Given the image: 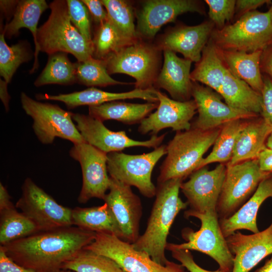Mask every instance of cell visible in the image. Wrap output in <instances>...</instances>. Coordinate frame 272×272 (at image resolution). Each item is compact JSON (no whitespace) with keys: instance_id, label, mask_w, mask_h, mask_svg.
Wrapping results in <instances>:
<instances>
[{"instance_id":"cell-1","label":"cell","mask_w":272,"mask_h":272,"mask_svg":"<svg viewBox=\"0 0 272 272\" xmlns=\"http://www.w3.org/2000/svg\"><path fill=\"white\" fill-rule=\"evenodd\" d=\"M96 233L77 226L39 231L0 246L18 264L37 272H59L95 239Z\"/></svg>"},{"instance_id":"cell-2","label":"cell","mask_w":272,"mask_h":272,"mask_svg":"<svg viewBox=\"0 0 272 272\" xmlns=\"http://www.w3.org/2000/svg\"><path fill=\"white\" fill-rule=\"evenodd\" d=\"M183 180L172 179L158 183L156 198L144 233L132 244L137 250L147 253L156 262L165 265L167 238L178 213L188 206L179 197Z\"/></svg>"},{"instance_id":"cell-3","label":"cell","mask_w":272,"mask_h":272,"mask_svg":"<svg viewBox=\"0 0 272 272\" xmlns=\"http://www.w3.org/2000/svg\"><path fill=\"white\" fill-rule=\"evenodd\" d=\"M49 7L51 11L49 16L38 29L37 47L30 74L39 67V51L49 55L58 52L69 53L78 62L84 61L93 55V42L87 40L72 24L66 1H53Z\"/></svg>"},{"instance_id":"cell-4","label":"cell","mask_w":272,"mask_h":272,"mask_svg":"<svg viewBox=\"0 0 272 272\" xmlns=\"http://www.w3.org/2000/svg\"><path fill=\"white\" fill-rule=\"evenodd\" d=\"M221 127L202 130L191 127L177 131L166 146L167 156L160 168L158 183L172 179L184 180L197 170L204 154L214 144Z\"/></svg>"},{"instance_id":"cell-5","label":"cell","mask_w":272,"mask_h":272,"mask_svg":"<svg viewBox=\"0 0 272 272\" xmlns=\"http://www.w3.org/2000/svg\"><path fill=\"white\" fill-rule=\"evenodd\" d=\"M210 38L221 50L263 51L272 44V5L266 12L251 11L233 24L214 29Z\"/></svg>"},{"instance_id":"cell-6","label":"cell","mask_w":272,"mask_h":272,"mask_svg":"<svg viewBox=\"0 0 272 272\" xmlns=\"http://www.w3.org/2000/svg\"><path fill=\"white\" fill-rule=\"evenodd\" d=\"M184 217L199 219L201 223L199 229L194 231L188 227L183 229L181 236L186 242L180 244L168 243L166 250L200 252L213 258L218 264L220 269L225 272H232L234 256L221 229L217 211L199 213L186 210Z\"/></svg>"},{"instance_id":"cell-7","label":"cell","mask_w":272,"mask_h":272,"mask_svg":"<svg viewBox=\"0 0 272 272\" xmlns=\"http://www.w3.org/2000/svg\"><path fill=\"white\" fill-rule=\"evenodd\" d=\"M160 50L141 38L121 47L105 60L109 75L123 74L133 78L136 89L154 88L161 61Z\"/></svg>"},{"instance_id":"cell-8","label":"cell","mask_w":272,"mask_h":272,"mask_svg":"<svg viewBox=\"0 0 272 272\" xmlns=\"http://www.w3.org/2000/svg\"><path fill=\"white\" fill-rule=\"evenodd\" d=\"M22 107L33 119L32 127L43 144H51L58 137L74 144L86 142L73 122V113L59 106L33 99L24 92L21 94Z\"/></svg>"},{"instance_id":"cell-9","label":"cell","mask_w":272,"mask_h":272,"mask_svg":"<svg viewBox=\"0 0 272 272\" xmlns=\"http://www.w3.org/2000/svg\"><path fill=\"white\" fill-rule=\"evenodd\" d=\"M167 153L166 145H161L151 152L129 155L122 152L107 154L109 176L130 186H134L144 196H155L157 187L152 181V174L158 161Z\"/></svg>"},{"instance_id":"cell-10","label":"cell","mask_w":272,"mask_h":272,"mask_svg":"<svg viewBox=\"0 0 272 272\" xmlns=\"http://www.w3.org/2000/svg\"><path fill=\"white\" fill-rule=\"evenodd\" d=\"M226 168L216 209L219 219L234 214L251 197L260 182L272 173L261 171L257 159L226 165Z\"/></svg>"},{"instance_id":"cell-11","label":"cell","mask_w":272,"mask_h":272,"mask_svg":"<svg viewBox=\"0 0 272 272\" xmlns=\"http://www.w3.org/2000/svg\"><path fill=\"white\" fill-rule=\"evenodd\" d=\"M15 206L35 224L39 232L74 226L72 209L59 204L30 178L25 180Z\"/></svg>"},{"instance_id":"cell-12","label":"cell","mask_w":272,"mask_h":272,"mask_svg":"<svg viewBox=\"0 0 272 272\" xmlns=\"http://www.w3.org/2000/svg\"><path fill=\"white\" fill-rule=\"evenodd\" d=\"M84 249L108 257L126 272H186L181 264L169 261L163 265L132 244L113 235L96 233L94 240Z\"/></svg>"},{"instance_id":"cell-13","label":"cell","mask_w":272,"mask_h":272,"mask_svg":"<svg viewBox=\"0 0 272 272\" xmlns=\"http://www.w3.org/2000/svg\"><path fill=\"white\" fill-rule=\"evenodd\" d=\"M70 155L80 163L82 169V186L78 202L85 203L93 198L103 200L110 184L107 154L84 142L74 144Z\"/></svg>"},{"instance_id":"cell-14","label":"cell","mask_w":272,"mask_h":272,"mask_svg":"<svg viewBox=\"0 0 272 272\" xmlns=\"http://www.w3.org/2000/svg\"><path fill=\"white\" fill-rule=\"evenodd\" d=\"M72 118L85 141L107 154L132 147L155 149L161 146L166 135H152L148 140L138 141L129 138L125 131L109 129L103 121L89 115L73 113Z\"/></svg>"},{"instance_id":"cell-15","label":"cell","mask_w":272,"mask_h":272,"mask_svg":"<svg viewBox=\"0 0 272 272\" xmlns=\"http://www.w3.org/2000/svg\"><path fill=\"white\" fill-rule=\"evenodd\" d=\"M226 165L220 163L210 170L207 166L194 171L180 189L187 199L189 211L199 213L216 211L226 173Z\"/></svg>"},{"instance_id":"cell-16","label":"cell","mask_w":272,"mask_h":272,"mask_svg":"<svg viewBox=\"0 0 272 272\" xmlns=\"http://www.w3.org/2000/svg\"><path fill=\"white\" fill-rule=\"evenodd\" d=\"M187 12L205 13L201 3L195 0H148L144 1L137 13L138 37L153 39L165 24L175 21Z\"/></svg>"},{"instance_id":"cell-17","label":"cell","mask_w":272,"mask_h":272,"mask_svg":"<svg viewBox=\"0 0 272 272\" xmlns=\"http://www.w3.org/2000/svg\"><path fill=\"white\" fill-rule=\"evenodd\" d=\"M103 200L116 219L122 233V240L134 243L140 236L142 216L140 198L133 192L131 186L110 177L108 192Z\"/></svg>"},{"instance_id":"cell-18","label":"cell","mask_w":272,"mask_h":272,"mask_svg":"<svg viewBox=\"0 0 272 272\" xmlns=\"http://www.w3.org/2000/svg\"><path fill=\"white\" fill-rule=\"evenodd\" d=\"M192 96L198 113L191 127L202 130L221 127L231 120L250 119L258 115L232 108L223 102L220 95L208 87L192 82Z\"/></svg>"},{"instance_id":"cell-19","label":"cell","mask_w":272,"mask_h":272,"mask_svg":"<svg viewBox=\"0 0 272 272\" xmlns=\"http://www.w3.org/2000/svg\"><path fill=\"white\" fill-rule=\"evenodd\" d=\"M158 106L140 123L138 131L142 134L149 132L157 135L161 130L171 128L177 131L188 130L191 127L190 121L197 111L194 100L179 101L169 98L158 90Z\"/></svg>"},{"instance_id":"cell-20","label":"cell","mask_w":272,"mask_h":272,"mask_svg":"<svg viewBox=\"0 0 272 272\" xmlns=\"http://www.w3.org/2000/svg\"><path fill=\"white\" fill-rule=\"evenodd\" d=\"M226 239L234 256L232 272H249L272 254V223L256 233L245 235L236 231Z\"/></svg>"},{"instance_id":"cell-21","label":"cell","mask_w":272,"mask_h":272,"mask_svg":"<svg viewBox=\"0 0 272 272\" xmlns=\"http://www.w3.org/2000/svg\"><path fill=\"white\" fill-rule=\"evenodd\" d=\"M215 25L205 21L195 26H180L165 33L156 45L160 50L181 53L185 58L198 62L203 49L209 41Z\"/></svg>"},{"instance_id":"cell-22","label":"cell","mask_w":272,"mask_h":272,"mask_svg":"<svg viewBox=\"0 0 272 272\" xmlns=\"http://www.w3.org/2000/svg\"><path fill=\"white\" fill-rule=\"evenodd\" d=\"M156 89H136L121 93L109 92L90 87L87 89L69 94L48 95L39 94L36 95L38 100H50L64 103L69 109L82 105L96 106L105 103L128 99H141L149 102H158Z\"/></svg>"},{"instance_id":"cell-23","label":"cell","mask_w":272,"mask_h":272,"mask_svg":"<svg viewBox=\"0 0 272 272\" xmlns=\"http://www.w3.org/2000/svg\"><path fill=\"white\" fill-rule=\"evenodd\" d=\"M191 62L178 57L173 51L164 50L163 64L154 85L167 91L174 100H190L193 83L190 77Z\"/></svg>"},{"instance_id":"cell-24","label":"cell","mask_w":272,"mask_h":272,"mask_svg":"<svg viewBox=\"0 0 272 272\" xmlns=\"http://www.w3.org/2000/svg\"><path fill=\"white\" fill-rule=\"evenodd\" d=\"M272 197V173L259 184L251 197L231 217L220 219L222 232L225 238L239 230H246L253 233L259 232L257 215L262 203Z\"/></svg>"},{"instance_id":"cell-25","label":"cell","mask_w":272,"mask_h":272,"mask_svg":"<svg viewBox=\"0 0 272 272\" xmlns=\"http://www.w3.org/2000/svg\"><path fill=\"white\" fill-rule=\"evenodd\" d=\"M272 132V125L261 117L249 120L240 132L233 155L227 165L257 159L266 147V140Z\"/></svg>"},{"instance_id":"cell-26","label":"cell","mask_w":272,"mask_h":272,"mask_svg":"<svg viewBox=\"0 0 272 272\" xmlns=\"http://www.w3.org/2000/svg\"><path fill=\"white\" fill-rule=\"evenodd\" d=\"M219 49L227 69L235 77L261 94L263 86L260 66L262 51L249 53Z\"/></svg>"},{"instance_id":"cell-27","label":"cell","mask_w":272,"mask_h":272,"mask_svg":"<svg viewBox=\"0 0 272 272\" xmlns=\"http://www.w3.org/2000/svg\"><path fill=\"white\" fill-rule=\"evenodd\" d=\"M158 104V102L138 104L114 101L89 106V115L103 122L114 120L126 124H134L140 123L157 109Z\"/></svg>"},{"instance_id":"cell-28","label":"cell","mask_w":272,"mask_h":272,"mask_svg":"<svg viewBox=\"0 0 272 272\" xmlns=\"http://www.w3.org/2000/svg\"><path fill=\"white\" fill-rule=\"evenodd\" d=\"M230 107L256 114H260L261 94L233 75L227 68L219 94Z\"/></svg>"},{"instance_id":"cell-29","label":"cell","mask_w":272,"mask_h":272,"mask_svg":"<svg viewBox=\"0 0 272 272\" xmlns=\"http://www.w3.org/2000/svg\"><path fill=\"white\" fill-rule=\"evenodd\" d=\"M72 220L74 226L95 233L113 235L122 239L116 219L105 202L99 206L72 209Z\"/></svg>"},{"instance_id":"cell-30","label":"cell","mask_w":272,"mask_h":272,"mask_svg":"<svg viewBox=\"0 0 272 272\" xmlns=\"http://www.w3.org/2000/svg\"><path fill=\"white\" fill-rule=\"evenodd\" d=\"M226 69L219 48L210 38L200 59L190 73V79L193 82L206 85L219 94Z\"/></svg>"},{"instance_id":"cell-31","label":"cell","mask_w":272,"mask_h":272,"mask_svg":"<svg viewBox=\"0 0 272 272\" xmlns=\"http://www.w3.org/2000/svg\"><path fill=\"white\" fill-rule=\"evenodd\" d=\"M48 8L45 0L19 1L12 19L6 23L2 30L5 37L11 39L19 35L21 28H27L33 35L36 49L38 22L41 15Z\"/></svg>"},{"instance_id":"cell-32","label":"cell","mask_w":272,"mask_h":272,"mask_svg":"<svg viewBox=\"0 0 272 272\" xmlns=\"http://www.w3.org/2000/svg\"><path fill=\"white\" fill-rule=\"evenodd\" d=\"M77 83L76 63L72 62L66 53L49 55L47 64L34 82L37 87L48 84L72 85Z\"/></svg>"},{"instance_id":"cell-33","label":"cell","mask_w":272,"mask_h":272,"mask_svg":"<svg viewBox=\"0 0 272 272\" xmlns=\"http://www.w3.org/2000/svg\"><path fill=\"white\" fill-rule=\"evenodd\" d=\"M249 120L235 119L222 126L211 152L203 158L198 169L212 163L229 162L232 158L237 138Z\"/></svg>"},{"instance_id":"cell-34","label":"cell","mask_w":272,"mask_h":272,"mask_svg":"<svg viewBox=\"0 0 272 272\" xmlns=\"http://www.w3.org/2000/svg\"><path fill=\"white\" fill-rule=\"evenodd\" d=\"M39 232L35 224L16 206L0 212V244L5 245Z\"/></svg>"},{"instance_id":"cell-35","label":"cell","mask_w":272,"mask_h":272,"mask_svg":"<svg viewBox=\"0 0 272 272\" xmlns=\"http://www.w3.org/2000/svg\"><path fill=\"white\" fill-rule=\"evenodd\" d=\"M108 19L127 45L136 41L138 37L134 24L133 10L130 4L122 0H102Z\"/></svg>"},{"instance_id":"cell-36","label":"cell","mask_w":272,"mask_h":272,"mask_svg":"<svg viewBox=\"0 0 272 272\" xmlns=\"http://www.w3.org/2000/svg\"><path fill=\"white\" fill-rule=\"evenodd\" d=\"M29 44L25 41L9 46L5 40L4 32L0 35V75L8 84L20 65L33 57Z\"/></svg>"},{"instance_id":"cell-37","label":"cell","mask_w":272,"mask_h":272,"mask_svg":"<svg viewBox=\"0 0 272 272\" xmlns=\"http://www.w3.org/2000/svg\"><path fill=\"white\" fill-rule=\"evenodd\" d=\"M62 269L75 272H126L112 259L84 248L66 262Z\"/></svg>"},{"instance_id":"cell-38","label":"cell","mask_w":272,"mask_h":272,"mask_svg":"<svg viewBox=\"0 0 272 272\" xmlns=\"http://www.w3.org/2000/svg\"><path fill=\"white\" fill-rule=\"evenodd\" d=\"M77 83L88 87H107L128 83L119 82L109 74L105 60L92 56L87 60L76 63Z\"/></svg>"},{"instance_id":"cell-39","label":"cell","mask_w":272,"mask_h":272,"mask_svg":"<svg viewBox=\"0 0 272 272\" xmlns=\"http://www.w3.org/2000/svg\"><path fill=\"white\" fill-rule=\"evenodd\" d=\"M92 42L93 57L102 60L126 45L108 19L97 25Z\"/></svg>"},{"instance_id":"cell-40","label":"cell","mask_w":272,"mask_h":272,"mask_svg":"<svg viewBox=\"0 0 272 272\" xmlns=\"http://www.w3.org/2000/svg\"><path fill=\"white\" fill-rule=\"evenodd\" d=\"M71 21L80 33L88 41L92 42V18L82 1L67 0Z\"/></svg>"},{"instance_id":"cell-41","label":"cell","mask_w":272,"mask_h":272,"mask_svg":"<svg viewBox=\"0 0 272 272\" xmlns=\"http://www.w3.org/2000/svg\"><path fill=\"white\" fill-rule=\"evenodd\" d=\"M209 7L208 15L211 21L220 30L230 21L235 13L236 1L235 0H206Z\"/></svg>"},{"instance_id":"cell-42","label":"cell","mask_w":272,"mask_h":272,"mask_svg":"<svg viewBox=\"0 0 272 272\" xmlns=\"http://www.w3.org/2000/svg\"><path fill=\"white\" fill-rule=\"evenodd\" d=\"M172 256L189 272H225L219 268L215 271L205 269L198 265L194 261L190 250L173 249L170 250Z\"/></svg>"},{"instance_id":"cell-43","label":"cell","mask_w":272,"mask_h":272,"mask_svg":"<svg viewBox=\"0 0 272 272\" xmlns=\"http://www.w3.org/2000/svg\"><path fill=\"white\" fill-rule=\"evenodd\" d=\"M263 78V86L261 93L262 108L260 115L272 125V79L267 77Z\"/></svg>"},{"instance_id":"cell-44","label":"cell","mask_w":272,"mask_h":272,"mask_svg":"<svg viewBox=\"0 0 272 272\" xmlns=\"http://www.w3.org/2000/svg\"><path fill=\"white\" fill-rule=\"evenodd\" d=\"M82 1L87 7L94 23L98 25L107 20V12L101 1L82 0Z\"/></svg>"},{"instance_id":"cell-45","label":"cell","mask_w":272,"mask_h":272,"mask_svg":"<svg viewBox=\"0 0 272 272\" xmlns=\"http://www.w3.org/2000/svg\"><path fill=\"white\" fill-rule=\"evenodd\" d=\"M0 272H37L14 262L0 246Z\"/></svg>"},{"instance_id":"cell-46","label":"cell","mask_w":272,"mask_h":272,"mask_svg":"<svg viewBox=\"0 0 272 272\" xmlns=\"http://www.w3.org/2000/svg\"><path fill=\"white\" fill-rule=\"evenodd\" d=\"M270 2V1L266 0L236 1L235 12L240 17L245 13L256 10L258 7Z\"/></svg>"},{"instance_id":"cell-47","label":"cell","mask_w":272,"mask_h":272,"mask_svg":"<svg viewBox=\"0 0 272 272\" xmlns=\"http://www.w3.org/2000/svg\"><path fill=\"white\" fill-rule=\"evenodd\" d=\"M260 169L265 172L272 173V150L265 147L257 158Z\"/></svg>"},{"instance_id":"cell-48","label":"cell","mask_w":272,"mask_h":272,"mask_svg":"<svg viewBox=\"0 0 272 272\" xmlns=\"http://www.w3.org/2000/svg\"><path fill=\"white\" fill-rule=\"evenodd\" d=\"M15 206L11 201V197L6 188L0 183V212L13 207Z\"/></svg>"},{"instance_id":"cell-49","label":"cell","mask_w":272,"mask_h":272,"mask_svg":"<svg viewBox=\"0 0 272 272\" xmlns=\"http://www.w3.org/2000/svg\"><path fill=\"white\" fill-rule=\"evenodd\" d=\"M19 1H1V10L3 14L9 20V17L13 15Z\"/></svg>"},{"instance_id":"cell-50","label":"cell","mask_w":272,"mask_h":272,"mask_svg":"<svg viewBox=\"0 0 272 272\" xmlns=\"http://www.w3.org/2000/svg\"><path fill=\"white\" fill-rule=\"evenodd\" d=\"M8 83L2 79H0V97L3 102L6 110L8 111L9 109V101L10 96L9 95L7 90Z\"/></svg>"},{"instance_id":"cell-51","label":"cell","mask_w":272,"mask_h":272,"mask_svg":"<svg viewBox=\"0 0 272 272\" xmlns=\"http://www.w3.org/2000/svg\"><path fill=\"white\" fill-rule=\"evenodd\" d=\"M264 71L272 79V50L266 56L263 63Z\"/></svg>"},{"instance_id":"cell-52","label":"cell","mask_w":272,"mask_h":272,"mask_svg":"<svg viewBox=\"0 0 272 272\" xmlns=\"http://www.w3.org/2000/svg\"><path fill=\"white\" fill-rule=\"evenodd\" d=\"M254 272H272V256L266 261L263 266Z\"/></svg>"},{"instance_id":"cell-53","label":"cell","mask_w":272,"mask_h":272,"mask_svg":"<svg viewBox=\"0 0 272 272\" xmlns=\"http://www.w3.org/2000/svg\"><path fill=\"white\" fill-rule=\"evenodd\" d=\"M265 146L266 148L272 150V132L266 140Z\"/></svg>"},{"instance_id":"cell-54","label":"cell","mask_w":272,"mask_h":272,"mask_svg":"<svg viewBox=\"0 0 272 272\" xmlns=\"http://www.w3.org/2000/svg\"><path fill=\"white\" fill-rule=\"evenodd\" d=\"M59 272H75V271L68 270V269H61Z\"/></svg>"}]
</instances>
